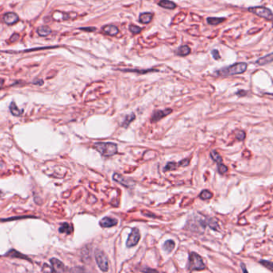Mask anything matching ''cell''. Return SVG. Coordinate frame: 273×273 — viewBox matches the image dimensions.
Returning a JSON list of instances; mask_svg holds the SVG:
<instances>
[{"label":"cell","instance_id":"cell-1","mask_svg":"<svg viewBox=\"0 0 273 273\" xmlns=\"http://www.w3.org/2000/svg\"><path fill=\"white\" fill-rule=\"evenodd\" d=\"M95 148L101 155L105 157H110L115 155L118 151V147L114 143H103V142H99L95 144Z\"/></svg>","mask_w":273,"mask_h":273},{"label":"cell","instance_id":"cell-2","mask_svg":"<svg viewBox=\"0 0 273 273\" xmlns=\"http://www.w3.org/2000/svg\"><path fill=\"white\" fill-rule=\"evenodd\" d=\"M204 263L203 261L202 257L199 254L196 252H191L189 254L188 263H187V269L189 271H202L205 269Z\"/></svg>","mask_w":273,"mask_h":273},{"label":"cell","instance_id":"cell-3","mask_svg":"<svg viewBox=\"0 0 273 273\" xmlns=\"http://www.w3.org/2000/svg\"><path fill=\"white\" fill-rule=\"evenodd\" d=\"M248 65L245 63H237L233 65L230 66V67H225L218 71V75L223 76L226 75H238L243 73L246 70Z\"/></svg>","mask_w":273,"mask_h":273},{"label":"cell","instance_id":"cell-4","mask_svg":"<svg viewBox=\"0 0 273 273\" xmlns=\"http://www.w3.org/2000/svg\"><path fill=\"white\" fill-rule=\"evenodd\" d=\"M95 260H96L97 264L99 268L102 270L103 271H108V268H109V265H108V259L107 255H105L103 252L100 250L95 251Z\"/></svg>","mask_w":273,"mask_h":273},{"label":"cell","instance_id":"cell-5","mask_svg":"<svg viewBox=\"0 0 273 273\" xmlns=\"http://www.w3.org/2000/svg\"><path fill=\"white\" fill-rule=\"evenodd\" d=\"M248 11L252 12L253 14H256V15L259 16L261 18H264L266 20H272V12L270 9L266 8V7H251L248 9Z\"/></svg>","mask_w":273,"mask_h":273},{"label":"cell","instance_id":"cell-6","mask_svg":"<svg viewBox=\"0 0 273 273\" xmlns=\"http://www.w3.org/2000/svg\"><path fill=\"white\" fill-rule=\"evenodd\" d=\"M113 180L124 187H127V188H133L136 185V183L132 179L128 178V177H124L119 173H114L113 175Z\"/></svg>","mask_w":273,"mask_h":273},{"label":"cell","instance_id":"cell-7","mask_svg":"<svg viewBox=\"0 0 273 273\" xmlns=\"http://www.w3.org/2000/svg\"><path fill=\"white\" fill-rule=\"evenodd\" d=\"M139 240H140V233H139V230L136 227L132 228L131 231L130 235H129L128 238H127V243H126V246L127 248H131L134 247L139 243Z\"/></svg>","mask_w":273,"mask_h":273},{"label":"cell","instance_id":"cell-8","mask_svg":"<svg viewBox=\"0 0 273 273\" xmlns=\"http://www.w3.org/2000/svg\"><path fill=\"white\" fill-rule=\"evenodd\" d=\"M172 112V110L171 108H167L164 110H160V111H156L153 113L152 118H151V121L152 123H155L157 121H159L162 120L163 118L166 117L167 115L170 114Z\"/></svg>","mask_w":273,"mask_h":273},{"label":"cell","instance_id":"cell-9","mask_svg":"<svg viewBox=\"0 0 273 273\" xmlns=\"http://www.w3.org/2000/svg\"><path fill=\"white\" fill-rule=\"evenodd\" d=\"M117 224H118V220L111 217H104L99 222V225L102 227H111L115 226Z\"/></svg>","mask_w":273,"mask_h":273},{"label":"cell","instance_id":"cell-10","mask_svg":"<svg viewBox=\"0 0 273 273\" xmlns=\"http://www.w3.org/2000/svg\"><path fill=\"white\" fill-rule=\"evenodd\" d=\"M3 20L7 24L12 25L19 21V16L14 12H8L3 16Z\"/></svg>","mask_w":273,"mask_h":273},{"label":"cell","instance_id":"cell-11","mask_svg":"<svg viewBox=\"0 0 273 273\" xmlns=\"http://www.w3.org/2000/svg\"><path fill=\"white\" fill-rule=\"evenodd\" d=\"M51 265H52V271L60 272V271H64V270H65L64 269V264L58 259L53 258V259H51Z\"/></svg>","mask_w":273,"mask_h":273},{"label":"cell","instance_id":"cell-12","mask_svg":"<svg viewBox=\"0 0 273 273\" xmlns=\"http://www.w3.org/2000/svg\"><path fill=\"white\" fill-rule=\"evenodd\" d=\"M103 31L105 34L108 35H111V36L116 35L119 33L118 28L115 26H113V25H108V26H103Z\"/></svg>","mask_w":273,"mask_h":273},{"label":"cell","instance_id":"cell-13","mask_svg":"<svg viewBox=\"0 0 273 273\" xmlns=\"http://www.w3.org/2000/svg\"><path fill=\"white\" fill-rule=\"evenodd\" d=\"M152 17H153V15H152V13H142L139 17V23L147 24V23H149L152 21Z\"/></svg>","mask_w":273,"mask_h":273},{"label":"cell","instance_id":"cell-14","mask_svg":"<svg viewBox=\"0 0 273 273\" xmlns=\"http://www.w3.org/2000/svg\"><path fill=\"white\" fill-rule=\"evenodd\" d=\"M272 55H273L272 53H270V54H268V55H266V56H264L262 57V58H259V59L256 61V64H257L258 65H261V66L269 64V63H271V62L272 61V58H273Z\"/></svg>","mask_w":273,"mask_h":273},{"label":"cell","instance_id":"cell-15","mask_svg":"<svg viewBox=\"0 0 273 273\" xmlns=\"http://www.w3.org/2000/svg\"><path fill=\"white\" fill-rule=\"evenodd\" d=\"M37 32L38 34H39V36L44 37V36H47V35H49L50 34H51V30L49 26H39V28H38Z\"/></svg>","mask_w":273,"mask_h":273},{"label":"cell","instance_id":"cell-16","mask_svg":"<svg viewBox=\"0 0 273 273\" xmlns=\"http://www.w3.org/2000/svg\"><path fill=\"white\" fill-rule=\"evenodd\" d=\"M159 5L166 9H175L176 7V4L169 0H161Z\"/></svg>","mask_w":273,"mask_h":273},{"label":"cell","instance_id":"cell-17","mask_svg":"<svg viewBox=\"0 0 273 273\" xmlns=\"http://www.w3.org/2000/svg\"><path fill=\"white\" fill-rule=\"evenodd\" d=\"M175 242L171 240H168L164 243V249L165 252H167V253H170L173 251V249L175 248Z\"/></svg>","mask_w":273,"mask_h":273},{"label":"cell","instance_id":"cell-18","mask_svg":"<svg viewBox=\"0 0 273 273\" xmlns=\"http://www.w3.org/2000/svg\"><path fill=\"white\" fill-rule=\"evenodd\" d=\"M59 232L65 233V234H70L72 231V227L67 223H64L60 226L59 229H58Z\"/></svg>","mask_w":273,"mask_h":273},{"label":"cell","instance_id":"cell-19","mask_svg":"<svg viewBox=\"0 0 273 273\" xmlns=\"http://www.w3.org/2000/svg\"><path fill=\"white\" fill-rule=\"evenodd\" d=\"M190 53V48L187 46H181L176 51V54L180 56H186Z\"/></svg>","mask_w":273,"mask_h":273},{"label":"cell","instance_id":"cell-20","mask_svg":"<svg viewBox=\"0 0 273 273\" xmlns=\"http://www.w3.org/2000/svg\"><path fill=\"white\" fill-rule=\"evenodd\" d=\"M10 110H11V112L12 113V114L15 115V116H20L23 114V110H20L17 108L15 103L12 102L10 105Z\"/></svg>","mask_w":273,"mask_h":273},{"label":"cell","instance_id":"cell-21","mask_svg":"<svg viewBox=\"0 0 273 273\" xmlns=\"http://www.w3.org/2000/svg\"><path fill=\"white\" fill-rule=\"evenodd\" d=\"M208 23H209L210 25H213V26H215V25H218L220 24V23H221L222 22H224V20H225V19L224 18H217V17H210L208 18Z\"/></svg>","mask_w":273,"mask_h":273},{"label":"cell","instance_id":"cell-22","mask_svg":"<svg viewBox=\"0 0 273 273\" xmlns=\"http://www.w3.org/2000/svg\"><path fill=\"white\" fill-rule=\"evenodd\" d=\"M210 155H211V158L213 159V161H215L216 164H219L223 163L222 157L220 156V155L216 152V151H211V153H210Z\"/></svg>","mask_w":273,"mask_h":273},{"label":"cell","instance_id":"cell-23","mask_svg":"<svg viewBox=\"0 0 273 273\" xmlns=\"http://www.w3.org/2000/svg\"><path fill=\"white\" fill-rule=\"evenodd\" d=\"M135 119H136V114H133V113H131V114L127 115V116H126V118H125V120H124V121H123V127H128L129 124H130V123H131L132 121H134Z\"/></svg>","mask_w":273,"mask_h":273},{"label":"cell","instance_id":"cell-24","mask_svg":"<svg viewBox=\"0 0 273 273\" xmlns=\"http://www.w3.org/2000/svg\"><path fill=\"white\" fill-rule=\"evenodd\" d=\"M212 197V193L211 192H209L208 190H203V192H201V193L199 194V198L203 200H207V199H209Z\"/></svg>","mask_w":273,"mask_h":273},{"label":"cell","instance_id":"cell-25","mask_svg":"<svg viewBox=\"0 0 273 273\" xmlns=\"http://www.w3.org/2000/svg\"><path fill=\"white\" fill-rule=\"evenodd\" d=\"M177 167H178V165H177V164H176L175 162L167 163V164L166 165V167L164 168V171H173V170H176V168H177Z\"/></svg>","mask_w":273,"mask_h":273},{"label":"cell","instance_id":"cell-26","mask_svg":"<svg viewBox=\"0 0 273 273\" xmlns=\"http://www.w3.org/2000/svg\"><path fill=\"white\" fill-rule=\"evenodd\" d=\"M208 225H209V227H211V229H213V230H217V229L219 228V226H218V223L216 222V220H213V219H210L209 220H208Z\"/></svg>","mask_w":273,"mask_h":273},{"label":"cell","instance_id":"cell-27","mask_svg":"<svg viewBox=\"0 0 273 273\" xmlns=\"http://www.w3.org/2000/svg\"><path fill=\"white\" fill-rule=\"evenodd\" d=\"M124 71H127V72H136V73H141V74H144V73L149 72L151 70H136V69H124Z\"/></svg>","mask_w":273,"mask_h":273},{"label":"cell","instance_id":"cell-28","mask_svg":"<svg viewBox=\"0 0 273 273\" xmlns=\"http://www.w3.org/2000/svg\"><path fill=\"white\" fill-rule=\"evenodd\" d=\"M259 263L261 264H263L264 267H266L267 268L270 270V271H272V262L268 260H259Z\"/></svg>","mask_w":273,"mask_h":273},{"label":"cell","instance_id":"cell-29","mask_svg":"<svg viewBox=\"0 0 273 273\" xmlns=\"http://www.w3.org/2000/svg\"><path fill=\"white\" fill-rule=\"evenodd\" d=\"M236 139H237L238 140H243V139H245V137H246V134H245V132L243 131H238L236 133Z\"/></svg>","mask_w":273,"mask_h":273},{"label":"cell","instance_id":"cell-30","mask_svg":"<svg viewBox=\"0 0 273 273\" xmlns=\"http://www.w3.org/2000/svg\"><path fill=\"white\" fill-rule=\"evenodd\" d=\"M129 29H130L131 32V33H133V34H135V35H136V34L139 33V32L141 31V30H142L140 27L136 26V25H131L130 27H129Z\"/></svg>","mask_w":273,"mask_h":273},{"label":"cell","instance_id":"cell-31","mask_svg":"<svg viewBox=\"0 0 273 273\" xmlns=\"http://www.w3.org/2000/svg\"><path fill=\"white\" fill-rule=\"evenodd\" d=\"M218 171L220 174H224L227 171V167L221 163V164H218Z\"/></svg>","mask_w":273,"mask_h":273},{"label":"cell","instance_id":"cell-32","mask_svg":"<svg viewBox=\"0 0 273 273\" xmlns=\"http://www.w3.org/2000/svg\"><path fill=\"white\" fill-rule=\"evenodd\" d=\"M189 163H190V159H189L188 158L187 159H183V160L180 161V163H179V165L178 166H181V167H186V166H188Z\"/></svg>","mask_w":273,"mask_h":273},{"label":"cell","instance_id":"cell-33","mask_svg":"<svg viewBox=\"0 0 273 273\" xmlns=\"http://www.w3.org/2000/svg\"><path fill=\"white\" fill-rule=\"evenodd\" d=\"M19 38H20V35H19V34H14L11 37V39H10V41H11V42H15L17 39H19Z\"/></svg>","mask_w":273,"mask_h":273},{"label":"cell","instance_id":"cell-34","mask_svg":"<svg viewBox=\"0 0 273 273\" xmlns=\"http://www.w3.org/2000/svg\"><path fill=\"white\" fill-rule=\"evenodd\" d=\"M212 55H213V57H214V58H215V59H219V58H220V54H219L218 51H216V50H214V51H212Z\"/></svg>","mask_w":273,"mask_h":273},{"label":"cell","instance_id":"cell-35","mask_svg":"<svg viewBox=\"0 0 273 273\" xmlns=\"http://www.w3.org/2000/svg\"><path fill=\"white\" fill-rule=\"evenodd\" d=\"M81 30H84V31H95V27H92V28H81Z\"/></svg>","mask_w":273,"mask_h":273},{"label":"cell","instance_id":"cell-36","mask_svg":"<svg viewBox=\"0 0 273 273\" xmlns=\"http://www.w3.org/2000/svg\"><path fill=\"white\" fill-rule=\"evenodd\" d=\"M3 79H0V88L3 87Z\"/></svg>","mask_w":273,"mask_h":273},{"label":"cell","instance_id":"cell-37","mask_svg":"<svg viewBox=\"0 0 273 273\" xmlns=\"http://www.w3.org/2000/svg\"><path fill=\"white\" fill-rule=\"evenodd\" d=\"M241 265H242V268H243V271H245V272H248V270L245 269V265H244V264H242Z\"/></svg>","mask_w":273,"mask_h":273},{"label":"cell","instance_id":"cell-38","mask_svg":"<svg viewBox=\"0 0 273 273\" xmlns=\"http://www.w3.org/2000/svg\"><path fill=\"white\" fill-rule=\"evenodd\" d=\"M143 271H156L155 270H153V269H146V270H143Z\"/></svg>","mask_w":273,"mask_h":273}]
</instances>
